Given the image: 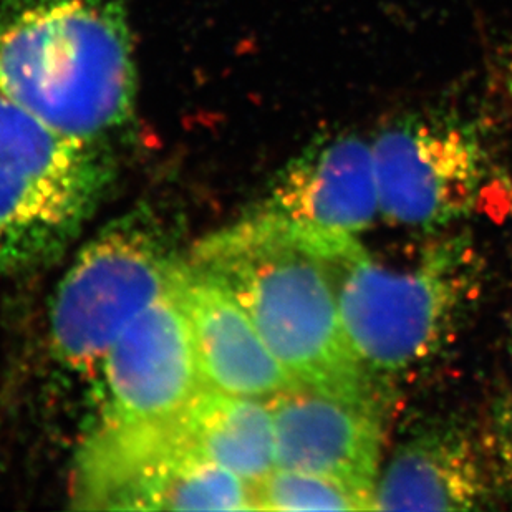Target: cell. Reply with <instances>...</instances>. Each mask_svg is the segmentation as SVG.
Returning a JSON list of instances; mask_svg holds the SVG:
<instances>
[{"mask_svg":"<svg viewBox=\"0 0 512 512\" xmlns=\"http://www.w3.org/2000/svg\"><path fill=\"white\" fill-rule=\"evenodd\" d=\"M504 87L512 95V44L509 45L503 57Z\"/></svg>","mask_w":512,"mask_h":512,"instance_id":"obj_15","label":"cell"},{"mask_svg":"<svg viewBox=\"0 0 512 512\" xmlns=\"http://www.w3.org/2000/svg\"><path fill=\"white\" fill-rule=\"evenodd\" d=\"M496 496L481 441L450 420L416 426L383 464L375 511H478Z\"/></svg>","mask_w":512,"mask_h":512,"instance_id":"obj_11","label":"cell"},{"mask_svg":"<svg viewBox=\"0 0 512 512\" xmlns=\"http://www.w3.org/2000/svg\"><path fill=\"white\" fill-rule=\"evenodd\" d=\"M194 450L256 484L276 468V433L269 401L201 388L181 413Z\"/></svg>","mask_w":512,"mask_h":512,"instance_id":"obj_12","label":"cell"},{"mask_svg":"<svg viewBox=\"0 0 512 512\" xmlns=\"http://www.w3.org/2000/svg\"><path fill=\"white\" fill-rule=\"evenodd\" d=\"M171 261L143 219L118 221L93 237L68 267L50 310L55 357L98 377L108 348L126 325L173 285Z\"/></svg>","mask_w":512,"mask_h":512,"instance_id":"obj_5","label":"cell"},{"mask_svg":"<svg viewBox=\"0 0 512 512\" xmlns=\"http://www.w3.org/2000/svg\"><path fill=\"white\" fill-rule=\"evenodd\" d=\"M257 214L329 256L380 214L372 143L343 131L320 136L277 174Z\"/></svg>","mask_w":512,"mask_h":512,"instance_id":"obj_7","label":"cell"},{"mask_svg":"<svg viewBox=\"0 0 512 512\" xmlns=\"http://www.w3.org/2000/svg\"><path fill=\"white\" fill-rule=\"evenodd\" d=\"M256 511H375V493L324 474L274 468L254 484Z\"/></svg>","mask_w":512,"mask_h":512,"instance_id":"obj_13","label":"cell"},{"mask_svg":"<svg viewBox=\"0 0 512 512\" xmlns=\"http://www.w3.org/2000/svg\"><path fill=\"white\" fill-rule=\"evenodd\" d=\"M330 262L350 345L382 387L426 367L450 345L483 274L468 236L438 237L410 266L382 264L358 239Z\"/></svg>","mask_w":512,"mask_h":512,"instance_id":"obj_3","label":"cell"},{"mask_svg":"<svg viewBox=\"0 0 512 512\" xmlns=\"http://www.w3.org/2000/svg\"><path fill=\"white\" fill-rule=\"evenodd\" d=\"M0 95L90 143L126 125L136 63L125 0H0Z\"/></svg>","mask_w":512,"mask_h":512,"instance_id":"obj_1","label":"cell"},{"mask_svg":"<svg viewBox=\"0 0 512 512\" xmlns=\"http://www.w3.org/2000/svg\"><path fill=\"white\" fill-rule=\"evenodd\" d=\"M276 468L324 474L375 493L383 466V401L305 387L269 398Z\"/></svg>","mask_w":512,"mask_h":512,"instance_id":"obj_9","label":"cell"},{"mask_svg":"<svg viewBox=\"0 0 512 512\" xmlns=\"http://www.w3.org/2000/svg\"><path fill=\"white\" fill-rule=\"evenodd\" d=\"M479 441L496 496L512 504V392L499 393L491 401Z\"/></svg>","mask_w":512,"mask_h":512,"instance_id":"obj_14","label":"cell"},{"mask_svg":"<svg viewBox=\"0 0 512 512\" xmlns=\"http://www.w3.org/2000/svg\"><path fill=\"white\" fill-rule=\"evenodd\" d=\"M103 420L151 423L181 415L203 388L193 337L173 285L108 348Z\"/></svg>","mask_w":512,"mask_h":512,"instance_id":"obj_8","label":"cell"},{"mask_svg":"<svg viewBox=\"0 0 512 512\" xmlns=\"http://www.w3.org/2000/svg\"><path fill=\"white\" fill-rule=\"evenodd\" d=\"M380 214L398 226L435 232L468 216L488 179L476 131L446 115L411 113L372 141Z\"/></svg>","mask_w":512,"mask_h":512,"instance_id":"obj_6","label":"cell"},{"mask_svg":"<svg viewBox=\"0 0 512 512\" xmlns=\"http://www.w3.org/2000/svg\"><path fill=\"white\" fill-rule=\"evenodd\" d=\"M173 289L188 319L204 388L269 400L299 387L223 282L194 264H178Z\"/></svg>","mask_w":512,"mask_h":512,"instance_id":"obj_10","label":"cell"},{"mask_svg":"<svg viewBox=\"0 0 512 512\" xmlns=\"http://www.w3.org/2000/svg\"><path fill=\"white\" fill-rule=\"evenodd\" d=\"M509 357H511V363H512V322H511V330H509Z\"/></svg>","mask_w":512,"mask_h":512,"instance_id":"obj_16","label":"cell"},{"mask_svg":"<svg viewBox=\"0 0 512 512\" xmlns=\"http://www.w3.org/2000/svg\"><path fill=\"white\" fill-rule=\"evenodd\" d=\"M191 264L231 290L299 387L383 401L343 327L329 259L254 213L201 242Z\"/></svg>","mask_w":512,"mask_h":512,"instance_id":"obj_2","label":"cell"},{"mask_svg":"<svg viewBox=\"0 0 512 512\" xmlns=\"http://www.w3.org/2000/svg\"><path fill=\"white\" fill-rule=\"evenodd\" d=\"M112 174L100 143L65 135L0 95V271L62 256L102 203Z\"/></svg>","mask_w":512,"mask_h":512,"instance_id":"obj_4","label":"cell"}]
</instances>
